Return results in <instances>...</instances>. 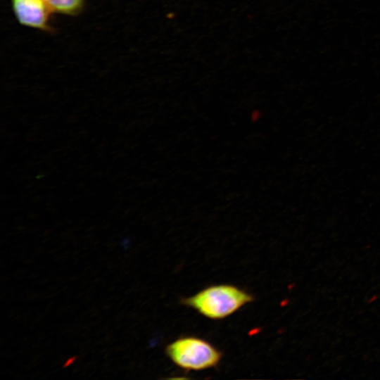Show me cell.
<instances>
[{
	"label": "cell",
	"instance_id": "cell-1",
	"mask_svg": "<svg viewBox=\"0 0 380 380\" xmlns=\"http://www.w3.org/2000/svg\"><path fill=\"white\" fill-rule=\"evenodd\" d=\"M253 300L251 294L236 286L217 284L208 286L182 302L205 317L220 319Z\"/></svg>",
	"mask_w": 380,
	"mask_h": 380
},
{
	"label": "cell",
	"instance_id": "cell-2",
	"mask_svg": "<svg viewBox=\"0 0 380 380\" xmlns=\"http://www.w3.org/2000/svg\"><path fill=\"white\" fill-rule=\"evenodd\" d=\"M166 353L179 367L194 371L214 367L222 357L217 348L196 336H183L175 340L167 346Z\"/></svg>",
	"mask_w": 380,
	"mask_h": 380
},
{
	"label": "cell",
	"instance_id": "cell-3",
	"mask_svg": "<svg viewBox=\"0 0 380 380\" xmlns=\"http://www.w3.org/2000/svg\"><path fill=\"white\" fill-rule=\"evenodd\" d=\"M18 22L25 27L53 32L51 20L53 13L44 0H11Z\"/></svg>",
	"mask_w": 380,
	"mask_h": 380
},
{
	"label": "cell",
	"instance_id": "cell-4",
	"mask_svg": "<svg viewBox=\"0 0 380 380\" xmlns=\"http://www.w3.org/2000/svg\"><path fill=\"white\" fill-rule=\"evenodd\" d=\"M53 13L75 16L84 9L85 0H44Z\"/></svg>",
	"mask_w": 380,
	"mask_h": 380
}]
</instances>
